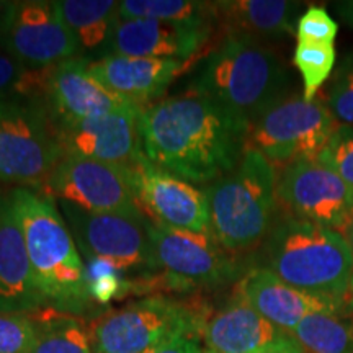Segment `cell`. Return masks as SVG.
Here are the masks:
<instances>
[{"label":"cell","mask_w":353,"mask_h":353,"mask_svg":"<svg viewBox=\"0 0 353 353\" xmlns=\"http://www.w3.org/2000/svg\"><path fill=\"white\" fill-rule=\"evenodd\" d=\"M10 193L34 281L48 307L72 316L83 312L92 303L87 268L56 200L25 187Z\"/></svg>","instance_id":"7a4b0ae2"},{"label":"cell","mask_w":353,"mask_h":353,"mask_svg":"<svg viewBox=\"0 0 353 353\" xmlns=\"http://www.w3.org/2000/svg\"><path fill=\"white\" fill-rule=\"evenodd\" d=\"M32 316L37 324L32 353H94L90 332L72 314L44 307Z\"/></svg>","instance_id":"cb8c5ba5"},{"label":"cell","mask_w":353,"mask_h":353,"mask_svg":"<svg viewBox=\"0 0 353 353\" xmlns=\"http://www.w3.org/2000/svg\"><path fill=\"white\" fill-rule=\"evenodd\" d=\"M37 324L32 314L0 312V353H32Z\"/></svg>","instance_id":"4dcf8cb0"},{"label":"cell","mask_w":353,"mask_h":353,"mask_svg":"<svg viewBox=\"0 0 353 353\" xmlns=\"http://www.w3.org/2000/svg\"><path fill=\"white\" fill-rule=\"evenodd\" d=\"M205 353H211V352H208V350H205Z\"/></svg>","instance_id":"ab89813d"},{"label":"cell","mask_w":353,"mask_h":353,"mask_svg":"<svg viewBox=\"0 0 353 353\" xmlns=\"http://www.w3.org/2000/svg\"><path fill=\"white\" fill-rule=\"evenodd\" d=\"M254 353H306V352H304V348L296 342V339L291 337L290 334H286L281 339H278L276 342L260 348V350Z\"/></svg>","instance_id":"e575fe53"},{"label":"cell","mask_w":353,"mask_h":353,"mask_svg":"<svg viewBox=\"0 0 353 353\" xmlns=\"http://www.w3.org/2000/svg\"><path fill=\"white\" fill-rule=\"evenodd\" d=\"M337 128L322 100L285 97L249 126L245 149L262 154L273 167H288L317 159Z\"/></svg>","instance_id":"ba28073f"},{"label":"cell","mask_w":353,"mask_h":353,"mask_svg":"<svg viewBox=\"0 0 353 353\" xmlns=\"http://www.w3.org/2000/svg\"><path fill=\"white\" fill-rule=\"evenodd\" d=\"M61 20L76 39L82 52L107 46L110 33L118 19L120 2L113 0H63L54 2Z\"/></svg>","instance_id":"603a6c76"},{"label":"cell","mask_w":353,"mask_h":353,"mask_svg":"<svg viewBox=\"0 0 353 353\" xmlns=\"http://www.w3.org/2000/svg\"><path fill=\"white\" fill-rule=\"evenodd\" d=\"M210 33L211 28L118 17L105 46V56L188 61L205 46Z\"/></svg>","instance_id":"e0dca14e"},{"label":"cell","mask_w":353,"mask_h":353,"mask_svg":"<svg viewBox=\"0 0 353 353\" xmlns=\"http://www.w3.org/2000/svg\"><path fill=\"white\" fill-rule=\"evenodd\" d=\"M267 270L294 288L330 299H341L353 276V255L341 232L286 219L273 229L267 242Z\"/></svg>","instance_id":"277c9868"},{"label":"cell","mask_w":353,"mask_h":353,"mask_svg":"<svg viewBox=\"0 0 353 353\" xmlns=\"http://www.w3.org/2000/svg\"><path fill=\"white\" fill-rule=\"evenodd\" d=\"M291 337L306 353H353V319L334 312H314L299 322Z\"/></svg>","instance_id":"d4e9b609"},{"label":"cell","mask_w":353,"mask_h":353,"mask_svg":"<svg viewBox=\"0 0 353 353\" xmlns=\"http://www.w3.org/2000/svg\"><path fill=\"white\" fill-rule=\"evenodd\" d=\"M339 25L322 7H309L301 13L296 25L298 43L335 44Z\"/></svg>","instance_id":"1f68e13d"},{"label":"cell","mask_w":353,"mask_h":353,"mask_svg":"<svg viewBox=\"0 0 353 353\" xmlns=\"http://www.w3.org/2000/svg\"><path fill=\"white\" fill-rule=\"evenodd\" d=\"M85 268L87 288L92 299H97L99 303H108L113 296L120 294L123 281L118 278V270H114L112 265L90 260Z\"/></svg>","instance_id":"d6a6232c"},{"label":"cell","mask_w":353,"mask_h":353,"mask_svg":"<svg viewBox=\"0 0 353 353\" xmlns=\"http://www.w3.org/2000/svg\"><path fill=\"white\" fill-rule=\"evenodd\" d=\"M288 69L262 41L226 37L203 63L190 92L201 95L249 126L268 108L283 100Z\"/></svg>","instance_id":"3957f363"},{"label":"cell","mask_w":353,"mask_h":353,"mask_svg":"<svg viewBox=\"0 0 353 353\" xmlns=\"http://www.w3.org/2000/svg\"><path fill=\"white\" fill-rule=\"evenodd\" d=\"M141 112L143 108L131 105L76 123L52 125L64 156L130 167L143 154Z\"/></svg>","instance_id":"9a60e30c"},{"label":"cell","mask_w":353,"mask_h":353,"mask_svg":"<svg viewBox=\"0 0 353 353\" xmlns=\"http://www.w3.org/2000/svg\"><path fill=\"white\" fill-rule=\"evenodd\" d=\"M61 213L72 232L79 252L112 265L118 272H152L148 219L123 213H90L59 201Z\"/></svg>","instance_id":"30bf717a"},{"label":"cell","mask_w":353,"mask_h":353,"mask_svg":"<svg viewBox=\"0 0 353 353\" xmlns=\"http://www.w3.org/2000/svg\"><path fill=\"white\" fill-rule=\"evenodd\" d=\"M38 192L90 213L144 216L125 165L64 156Z\"/></svg>","instance_id":"8fae6325"},{"label":"cell","mask_w":353,"mask_h":353,"mask_svg":"<svg viewBox=\"0 0 353 353\" xmlns=\"http://www.w3.org/2000/svg\"><path fill=\"white\" fill-rule=\"evenodd\" d=\"M276 201L293 219L319 224L337 232L353 216L345 183L317 159L285 167L276 179Z\"/></svg>","instance_id":"7c38bea8"},{"label":"cell","mask_w":353,"mask_h":353,"mask_svg":"<svg viewBox=\"0 0 353 353\" xmlns=\"http://www.w3.org/2000/svg\"><path fill=\"white\" fill-rule=\"evenodd\" d=\"M88 63L87 57L81 56L48 70L43 101L56 126L134 105L101 85L88 70Z\"/></svg>","instance_id":"2e32d148"},{"label":"cell","mask_w":353,"mask_h":353,"mask_svg":"<svg viewBox=\"0 0 353 353\" xmlns=\"http://www.w3.org/2000/svg\"><path fill=\"white\" fill-rule=\"evenodd\" d=\"M341 234H342L343 239H345L347 245L350 247L352 255H353V216H352V219L345 224V226L341 229Z\"/></svg>","instance_id":"f35d334b"},{"label":"cell","mask_w":353,"mask_h":353,"mask_svg":"<svg viewBox=\"0 0 353 353\" xmlns=\"http://www.w3.org/2000/svg\"><path fill=\"white\" fill-rule=\"evenodd\" d=\"M337 52L335 44L298 43L293 63L303 79V99L314 100L321 87L332 76Z\"/></svg>","instance_id":"4316f807"},{"label":"cell","mask_w":353,"mask_h":353,"mask_svg":"<svg viewBox=\"0 0 353 353\" xmlns=\"http://www.w3.org/2000/svg\"><path fill=\"white\" fill-rule=\"evenodd\" d=\"M118 17L156 20L193 28H211L214 8L213 3L190 0H123L118 7Z\"/></svg>","instance_id":"484cf974"},{"label":"cell","mask_w":353,"mask_h":353,"mask_svg":"<svg viewBox=\"0 0 353 353\" xmlns=\"http://www.w3.org/2000/svg\"><path fill=\"white\" fill-rule=\"evenodd\" d=\"M48 69L25 68L7 52H0V101L15 99L43 100Z\"/></svg>","instance_id":"83f0119b"},{"label":"cell","mask_w":353,"mask_h":353,"mask_svg":"<svg viewBox=\"0 0 353 353\" xmlns=\"http://www.w3.org/2000/svg\"><path fill=\"white\" fill-rule=\"evenodd\" d=\"M334 7H335V12L339 13V17H341L348 26H353V0L337 2Z\"/></svg>","instance_id":"8d00e7d4"},{"label":"cell","mask_w":353,"mask_h":353,"mask_svg":"<svg viewBox=\"0 0 353 353\" xmlns=\"http://www.w3.org/2000/svg\"><path fill=\"white\" fill-rule=\"evenodd\" d=\"M63 157L43 100L0 101V182L39 190Z\"/></svg>","instance_id":"52a82bcc"},{"label":"cell","mask_w":353,"mask_h":353,"mask_svg":"<svg viewBox=\"0 0 353 353\" xmlns=\"http://www.w3.org/2000/svg\"><path fill=\"white\" fill-rule=\"evenodd\" d=\"M13 2H0V52H3V38H6L8 20H10Z\"/></svg>","instance_id":"d590c367"},{"label":"cell","mask_w":353,"mask_h":353,"mask_svg":"<svg viewBox=\"0 0 353 353\" xmlns=\"http://www.w3.org/2000/svg\"><path fill=\"white\" fill-rule=\"evenodd\" d=\"M44 307L12 193H0V312L34 314Z\"/></svg>","instance_id":"ac0fdd59"},{"label":"cell","mask_w":353,"mask_h":353,"mask_svg":"<svg viewBox=\"0 0 353 353\" xmlns=\"http://www.w3.org/2000/svg\"><path fill=\"white\" fill-rule=\"evenodd\" d=\"M237 296H241L260 316L290 335L309 314L314 312L341 314V307L335 301L294 288L267 268H255L247 273L237 286Z\"/></svg>","instance_id":"d6986e66"},{"label":"cell","mask_w":353,"mask_h":353,"mask_svg":"<svg viewBox=\"0 0 353 353\" xmlns=\"http://www.w3.org/2000/svg\"><path fill=\"white\" fill-rule=\"evenodd\" d=\"M341 314L342 316H353V276L350 285L341 299Z\"/></svg>","instance_id":"74e56055"},{"label":"cell","mask_w":353,"mask_h":353,"mask_svg":"<svg viewBox=\"0 0 353 353\" xmlns=\"http://www.w3.org/2000/svg\"><path fill=\"white\" fill-rule=\"evenodd\" d=\"M152 272L169 288L193 291L214 288L239 275V267L213 234L179 231L148 219Z\"/></svg>","instance_id":"9c48e42d"},{"label":"cell","mask_w":353,"mask_h":353,"mask_svg":"<svg viewBox=\"0 0 353 353\" xmlns=\"http://www.w3.org/2000/svg\"><path fill=\"white\" fill-rule=\"evenodd\" d=\"M88 70L112 94L145 108L182 72L183 61L108 54L88 63Z\"/></svg>","instance_id":"ffe728a7"},{"label":"cell","mask_w":353,"mask_h":353,"mask_svg":"<svg viewBox=\"0 0 353 353\" xmlns=\"http://www.w3.org/2000/svg\"><path fill=\"white\" fill-rule=\"evenodd\" d=\"M214 17L226 28L228 37L275 39L296 34L301 3L286 0H232L214 2Z\"/></svg>","instance_id":"7402d4cb"},{"label":"cell","mask_w":353,"mask_h":353,"mask_svg":"<svg viewBox=\"0 0 353 353\" xmlns=\"http://www.w3.org/2000/svg\"><path fill=\"white\" fill-rule=\"evenodd\" d=\"M210 229L229 254L254 249L270 231L276 203L275 167L245 149L236 169L206 187Z\"/></svg>","instance_id":"5b68a950"},{"label":"cell","mask_w":353,"mask_h":353,"mask_svg":"<svg viewBox=\"0 0 353 353\" xmlns=\"http://www.w3.org/2000/svg\"><path fill=\"white\" fill-rule=\"evenodd\" d=\"M286 335L270 321L237 296L211 316L203 330V342L211 353H254Z\"/></svg>","instance_id":"44dd1931"},{"label":"cell","mask_w":353,"mask_h":353,"mask_svg":"<svg viewBox=\"0 0 353 353\" xmlns=\"http://www.w3.org/2000/svg\"><path fill=\"white\" fill-rule=\"evenodd\" d=\"M3 52L25 68L41 70L81 57L76 39L61 20L54 2H13Z\"/></svg>","instance_id":"5bb4252c"},{"label":"cell","mask_w":353,"mask_h":353,"mask_svg":"<svg viewBox=\"0 0 353 353\" xmlns=\"http://www.w3.org/2000/svg\"><path fill=\"white\" fill-rule=\"evenodd\" d=\"M317 161L341 176L353 205V126H339Z\"/></svg>","instance_id":"f546056e"},{"label":"cell","mask_w":353,"mask_h":353,"mask_svg":"<svg viewBox=\"0 0 353 353\" xmlns=\"http://www.w3.org/2000/svg\"><path fill=\"white\" fill-rule=\"evenodd\" d=\"M325 107L339 126H353V54L342 61L330 79Z\"/></svg>","instance_id":"f1b7e54d"},{"label":"cell","mask_w":353,"mask_h":353,"mask_svg":"<svg viewBox=\"0 0 353 353\" xmlns=\"http://www.w3.org/2000/svg\"><path fill=\"white\" fill-rule=\"evenodd\" d=\"M139 130L148 161L193 185L228 175L245 152L247 126L192 92L143 108Z\"/></svg>","instance_id":"6da1fadb"},{"label":"cell","mask_w":353,"mask_h":353,"mask_svg":"<svg viewBox=\"0 0 353 353\" xmlns=\"http://www.w3.org/2000/svg\"><path fill=\"white\" fill-rule=\"evenodd\" d=\"M201 339L203 335L200 334L172 335L139 353H205V348L201 347Z\"/></svg>","instance_id":"836d02e7"},{"label":"cell","mask_w":353,"mask_h":353,"mask_svg":"<svg viewBox=\"0 0 353 353\" xmlns=\"http://www.w3.org/2000/svg\"><path fill=\"white\" fill-rule=\"evenodd\" d=\"M136 201L154 223L179 231L208 234L210 206L206 192L148 161L144 152L130 165Z\"/></svg>","instance_id":"4fadbf2b"},{"label":"cell","mask_w":353,"mask_h":353,"mask_svg":"<svg viewBox=\"0 0 353 353\" xmlns=\"http://www.w3.org/2000/svg\"><path fill=\"white\" fill-rule=\"evenodd\" d=\"M208 309L167 296L139 299L100 316L90 329L94 353H139L179 334L203 335Z\"/></svg>","instance_id":"8992f818"}]
</instances>
